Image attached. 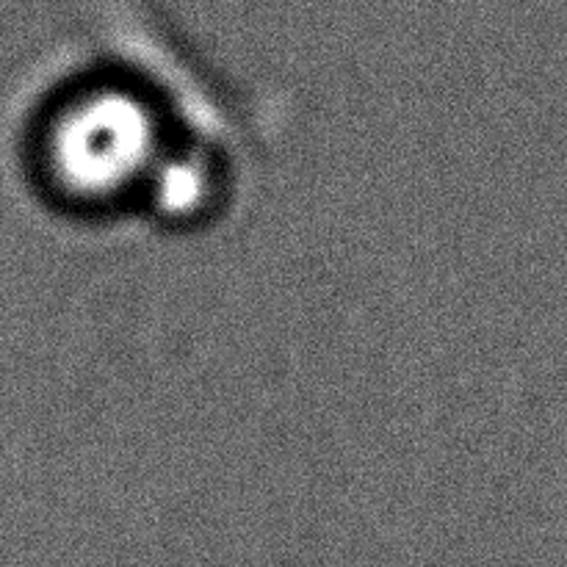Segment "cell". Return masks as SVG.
I'll return each mask as SVG.
<instances>
[{
	"mask_svg": "<svg viewBox=\"0 0 567 567\" xmlns=\"http://www.w3.org/2000/svg\"><path fill=\"white\" fill-rule=\"evenodd\" d=\"M55 120L48 158L70 192H116L153 155V111L131 89H89Z\"/></svg>",
	"mask_w": 567,
	"mask_h": 567,
	"instance_id": "1",
	"label": "cell"
}]
</instances>
